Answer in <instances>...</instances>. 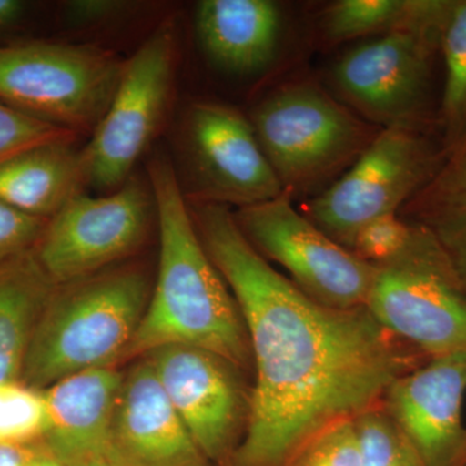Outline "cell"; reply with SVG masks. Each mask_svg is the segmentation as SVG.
I'll use <instances>...</instances> for the list:
<instances>
[{"label": "cell", "instance_id": "1", "mask_svg": "<svg viewBox=\"0 0 466 466\" xmlns=\"http://www.w3.org/2000/svg\"><path fill=\"white\" fill-rule=\"evenodd\" d=\"M189 211L256 366L247 428L227 466H296L328 429L381 404L410 357L367 308L323 305L276 271L226 205L198 200Z\"/></svg>", "mask_w": 466, "mask_h": 466}, {"label": "cell", "instance_id": "29", "mask_svg": "<svg viewBox=\"0 0 466 466\" xmlns=\"http://www.w3.org/2000/svg\"><path fill=\"white\" fill-rule=\"evenodd\" d=\"M130 7L128 3L110 2V0H78L66 5V17L73 25H91L112 20L125 14Z\"/></svg>", "mask_w": 466, "mask_h": 466}, {"label": "cell", "instance_id": "25", "mask_svg": "<svg viewBox=\"0 0 466 466\" xmlns=\"http://www.w3.org/2000/svg\"><path fill=\"white\" fill-rule=\"evenodd\" d=\"M419 226L388 214L368 223L355 236L350 250L370 265L381 266L398 258L415 240Z\"/></svg>", "mask_w": 466, "mask_h": 466}, {"label": "cell", "instance_id": "8", "mask_svg": "<svg viewBox=\"0 0 466 466\" xmlns=\"http://www.w3.org/2000/svg\"><path fill=\"white\" fill-rule=\"evenodd\" d=\"M441 32L407 27L358 46L334 66V87L377 127L425 131Z\"/></svg>", "mask_w": 466, "mask_h": 466}, {"label": "cell", "instance_id": "32", "mask_svg": "<svg viewBox=\"0 0 466 466\" xmlns=\"http://www.w3.org/2000/svg\"><path fill=\"white\" fill-rule=\"evenodd\" d=\"M27 466H66L63 461H60L54 455H51L47 450L43 449L42 446H35L32 459H30Z\"/></svg>", "mask_w": 466, "mask_h": 466}, {"label": "cell", "instance_id": "30", "mask_svg": "<svg viewBox=\"0 0 466 466\" xmlns=\"http://www.w3.org/2000/svg\"><path fill=\"white\" fill-rule=\"evenodd\" d=\"M35 446L0 443V466H27Z\"/></svg>", "mask_w": 466, "mask_h": 466}, {"label": "cell", "instance_id": "10", "mask_svg": "<svg viewBox=\"0 0 466 466\" xmlns=\"http://www.w3.org/2000/svg\"><path fill=\"white\" fill-rule=\"evenodd\" d=\"M149 192L130 177L108 196L79 193L48 219L34 253L54 284L97 274L133 253L146 236L155 208Z\"/></svg>", "mask_w": 466, "mask_h": 466}, {"label": "cell", "instance_id": "22", "mask_svg": "<svg viewBox=\"0 0 466 466\" xmlns=\"http://www.w3.org/2000/svg\"><path fill=\"white\" fill-rule=\"evenodd\" d=\"M444 64L440 124L447 152L466 135V0H452L441 32Z\"/></svg>", "mask_w": 466, "mask_h": 466}, {"label": "cell", "instance_id": "18", "mask_svg": "<svg viewBox=\"0 0 466 466\" xmlns=\"http://www.w3.org/2000/svg\"><path fill=\"white\" fill-rule=\"evenodd\" d=\"M84 184L81 150L73 142L41 144L0 162V200L41 219H51Z\"/></svg>", "mask_w": 466, "mask_h": 466}, {"label": "cell", "instance_id": "19", "mask_svg": "<svg viewBox=\"0 0 466 466\" xmlns=\"http://www.w3.org/2000/svg\"><path fill=\"white\" fill-rule=\"evenodd\" d=\"M401 210L434 236L466 293V135Z\"/></svg>", "mask_w": 466, "mask_h": 466}, {"label": "cell", "instance_id": "7", "mask_svg": "<svg viewBox=\"0 0 466 466\" xmlns=\"http://www.w3.org/2000/svg\"><path fill=\"white\" fill-rule=\"evenodd\" d=\"M444 152L425 131L381 128L358 161L332 186L306 202L303 214L350 250L376 218L398 214L433 177Z\"/></svg>", "mask_w": 466, "mask_h": 466}, {"label": "cell", "instance_id": "11", "mask_svg": "<svg viewBox=\"0 0 466 466\" xmlns=\"http://www.w3.org/2000/svg\"><path fill=\"white\" fill-rule=\"evenodd\" d=\"M174 57L173 30L161 27L126 61L109 108L81 150L86 183L110 189L130 177L167 108Z\"/></svg>", "mask_w": 466, "mask_h": 466}, {"label": "cell", "instance_id": "5", "mask_svg": "<svg viewBox=\"0 0 466 466\" xmlns=\"http://www.w3.org/2000/svg\"><path fill=\"white\" fill-rule=\"evenodd\" d=\"M126 61L92 45L0 46V101L73 133L92 131L108 110Z\"/></svg>", "mask_w": 466, "mask_h": 466}, {"label": "cell", "instance_id": "17", "mask_svg": "<svg viewBox=\"0 0 466 466\" xmlns=\"http://www.w3.org/2000/svg\"><path fill=\"white\" fill-rule=\"evenodd\" d=\"M195 29L202 50L216 66L249 75L274 58L283 15L269 0H202L195 9Z\"/></svg>", "mask_w": 466, "mask_h": 466}, {"label": "cell", "instance_id": "13", "mask_svg": "<svg viewBox=\"0 0 466 466\" xmlns=\"http://www.w3.org/2000/svg\"><path fill=\"white\" fill-rule=\"evenodd\" d=\"M187 130L200 201L240 208L285 193L253 125L238 110L217 103L195 104Z\"/></svg>", "mask_w": 466, "mask_h": 466}, {"label": "cell", "instance_id": "21", "mask_svg": "<svg viewBox=\"0 0 466 466\" xmlns=\"http://www.w3.org/2000/svg\"><path fill=\"white\" fill-rule=\"evenodd\" d=\"M452 0H339L325 9L323 30L329 43L383 35L407 27L441 29Z\"/></svg>", "mask_w": 466, "mask_h": 466}, {"label": "cell", "instance_id": "2", "mask_svg": "<svg viewBox=\"0 0 466 466\" xmlns=\"http://www.w3.org/2000/svg\"><path fill=\"white\" fill-rule=\"evenodd\" d=\"M148 174L158 218V274L124 358L189 346L247 367L251 352L240 309L205 250L173 165L157 156Z\"/></svg>", "mask_w": 466, "mask_h": 466}, {"label": "cell", "instance_id": "20", "mask_svg": "<svg viewBox=\"0 0 466 466\" xmlns=\"http://www.w3.org/2000/svg\"><path fill=\"white\" fill-rule=\"evenodd\" d=\"M55 287L34 249L0 263V383L20 380L34 328Z\"/></svg>", "mask_w": 466, "mask_h": 466}, {"label": "cell", "instance_id": "23", "mask_svg": "<svg viewBox=\"0 0 466 466\" xmlns=\"http://www.w3.org/2000/svg\"><path fill=\"white\" fill-rule=\"evenodd\" d=\"M354 422L361 466H424L382 403L359 415Z\"/></svg>", "mask_w": 466, "mask_h": 466}, {"label": "cell", "instance_id": "33", "mask_svg": "<svg viewBox=\"0 0 466 466\" xmlns=\"http://www.w3.org/2000/svg\"><path fill=\"white\" fill-rule=\"evenodd\" d=\"M78 466H113L110 464L108 459H96V460H91V461L85 462V464L78 465Z\"/></svg>", "mask_w": 466, "mask_h": 466}, {"label": "cell", "instance_id": "12", "mask_svg": "<svg viewBox=\"0 0 466 466\" xmlns=\"http://www.w3.org/2000/svg\"><path fill=\"white\" fill-rule=\"evenodd\" d=\"M147 358L201 452L214 465H228L244 437L249 410L238 368L214 352L189 346H168Z\"/></svg>", "mask_w": 466, "mask_h": 466}, {"label": "cell", "instance_id": "16", "mask_svg": "<svg viewBox=\"0 0 466 466\" xmlns=\"http://www.w3.org/2000/svg\"><path fill=\"white\" fill-rule=\"evenodd\" d=\"M122 380L112 367L95 368L45 389L43 449L66 466L106 459Z\"/></svg>", "mask_w": 466, "mask_h": 466}, {"label": "cell", "instance_id": "27", "mask_svg": "<svg viewBox=\"0 0 466 466\" xmlns=\"http://www.w3.org/2000/svg\"><path fill=\"white\" fill-rule=\"evenodd\" d=\"M296 466H361L354 420L324 431L309 444Z\"/></svg>", "mask_w": 466, "mask_h": 466}, {"label": "cell", "instance_id": "4", "mask_svg": "<svg viewBox=\"0 0 466 466\" xmlns=\"http://www.w3.org/2000/svg\"><path fill=\"white\" fill-rule=\"evenodd\" d=\"M250 122L289 196L332 186L381 130L312 84L274 92L254 110Z\"/></svg>", "mask_w": 466, "mask_h": 466}, {"label": "cell", "instance_id": "6", "mask_svg": "<svg viewBox=\"0 0 466 466\" xmlns=\"http://www.w3.org/2000/svg\"><path fill=\"white\" fill-rule=\"evenodd\" d=\"M398 258L377 266L366 303L377 323L426 358L466 355V293L425 227Z\"/></svg>", "mask_w": 466, "mask_h": 466}, {"label": "cell", "instance_id": "9", "mask_svg": "<svg viewBox=\"0 0 466 466\" xmlns=\"http://www.w3.org/2000/svg\"><path fill=\"white\" fill-rule=\"evenodd\" d=\"M233 217L254 249L283 266L291 281L311 299L330 308H366L377 266L321 231L293 207L287 192L238 208Z\"/></svg>", "mask_w": 466, "mask_h": 466}, {"label": "cell", "instance_id": "26", "mask_svg": "<svg viewBox=\"0 0 466 466\" xmlns=\"http://www.w3.org/2000/svg\"><path fill=\"white\" fill-rule=\"evenodd\" d=\"M76 135L0 101V162L41 144L75 142Z\"/></svg>", "mask_w": 466, "mask_h": 466}, {"label": "cell", "instance_id": "31", "mask_svg": "<svg viewBox=\"0 0 466 466\" xmlns=\"http://www.w3.org/2000/svg\"><path fill=\"white\" fill-rule=\"evenodd\" d=\"M26 3L18 0H0V33L16 26L25 17Z\"/></svg>", "mask_w": 466, "mask_h": 466}, {"label": "cell", "instance_id": "3", "mask_svg": "<svg viewBox=\"0 0 466 466\" xmlns=\"http://www.w3.org/2000/svg\"><path fill=\"white\" fill-rule=\"evenodd\" d=\"M134 267L56 285L34 328L20 381L45 390L67 376L112 367L125 357L150 297Z\"/></svg>", "mask_w": 466, "mask_h": 466}, {"label": "cell", "instance_id": "28", "mask_svg": "<svg viewBox=\"0 0 466 466\" xmlns=\"http://www.w3.org/2000/svg\"><path fill=\"white\" fill-rule=\"evenodd\" d=\"M47 222L0 200V263L33 250Z\"/></svg>", "mask_w": 466, "mask_h": 466}, {"label": "cell", "instance_id": "24", "mask_svg": "<svg viewBox=\"0 0 466 466\" xmlns=\"http://www.w3.org/2000/svg\"><path fill=\"white\" fill-rule=\"evenodd\" d=\"M47 422L45 394L20 380L0 383V443L34 446Z\"/></svg>", "mask_w": 466, "mask_h": 466}, {"label": "cell", "instance_id": "14", "mask_svg": "<svg viewBox=\"0 0 466 466\" xmlns=\"http://www.w3.org/2000/svg\"><path fill=\"white\" fill-rule=\"evenodd\" d=\"M466 355L429 358L389 386L382 406L424 466H466Z\"/></svg>", "mask_w": 466, "mask_h": 466}, {"label": "cell", "instance_id": "15", "mask_svg": "<svg viewBox=\"0 0 466 466\" xmlns=\"http://www.w3.org/2000/svg\"><path fill=\"white\" fill-rule=\"evenodd\" d=\"M106 459L113 466H214L171 406L148 358L122 380Z\"/></svg>", "mask_w": 466, "mask_h": 466}]
</instances>
